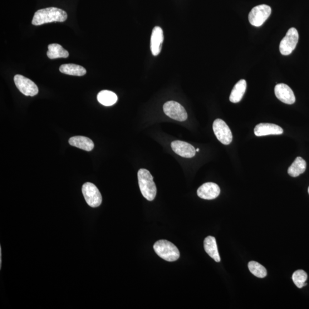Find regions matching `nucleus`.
<instances>
[{
  "label": "nucleus",
  "mask_w": 309,
  "mask_h": 309,
  "mask_svg": "<svg viewBox=\"0 0 309 309\" xmlns=\"http://www.w3.org/2000/svg\"><path fill=\"white\" fill-rule=\"evenodd\" d=\"M272 9L267 5H260L253 8L249 14V20L252 26L260 27L271 16Z\"/></svg>",
  "instance_id": "20e7f679"
},
{
  "label": "nucleus",
  "mask_w": 309,
  "mask_h": 309,
  "mask_svg": "<svg viewBox=\"0 0 309 309\" xmlns=\"http://www.w3.org/2000/svg\"><path fill=\"white\" fill-rule=\"evenodd\" d=\"M308 194H309V188H308Z\"/></svg>",
  "instance_id": "a878e982"
},
{
  "label": "nucleus",
  "mask_w": 309,
  "mask_h": 309,
  "mask_svg": "<svg viewBox=\"0 0 309 309\" xmlns=\"http://www.w3.org/2000/svg\"><path fill=\"white\" fill-rule=\"evenodd\" d=\"M220 193V188L217 184L212 182L205 183L201 186L197 191L199 198L205 200L217 198Z\"/></svg>",
  "instance_id": "f8f14e48"
},
{
  "label": "nucleus",
  "mask_w": 309,
  "mask_h": 309,
  "mask_svg": "<svg viewBox=\"0 0 309 309\" xmlns=\"http://www.w3.org/2000/svg\"><path fill=\"white\" fill-rule=\"evenodd\" d=\"M247 83L246 80L242 79L239 80L235 85L230 96V101L237 103L242 100V97L246 92Z\"/></svg>",
  "instance_id": "f3484780"
},
{
  "label": "nucleus",
  "mask_w": 309,
  "mask_h": 309,
  "mask_svg": "<svg viewBox=\"0 0 309 309\" xmlns=\"http://www.w3.org/2000/svg\"><path fill=\"white\" fill-rule=\"evenodd\" d=\"M59 70L65 74L76 76H84L87 73V71L84 67L74 65V64L63 65L60 67Z\"/></svg>",
  "instance_id": "a211bd4d"
},
{
  "label": "nucleus",
  "mask_w": 309,
  "mask_h": 309,
  "mask_svg": "<svg viewBox=\"0 0 309 309\" xmlns=\"http://www.w3.org/2000/svg\"><path fill=\"white\" fill-rule=\"evenodd\" d=\"M248 267L250 272L258 278H263L267 276V271L262 264L255 261L250 262Z\"/></svg>",
  "instance_id": "4be33fe9"
},
{
  "label": "nucleus",
  "mask_w": 309,
  "mask_h": 309,
  "mask_svg": "<svg viewBox=\"0 0 309 309\" xmlns=\"http://www.w3.org/2000/svg\"><path fill=\"white\" fill-rule=\"evenodd\" d=\"M69 143L73 147L86 151H91L94 148V143L88 137L82 136H76L71 137L69 139Z\"/></svg>",
  "instance_id": "2eb2a0df"
},
{
  "label": "nucleus",
  "mask_w": 309,
  "mask_h": 309,
  "mask_svg": "<svg viewBox=\"0 0 309 309\" xmlns=\"http://www.w3.org/2000/svg\"><path fill=\"white\" fill-rule=\"evenodd\" d=\"M213 131L218 140L224 145H229L233 140V135L229 126L222 119H216L213 123Z\"/></svg>",
  "instance_id": "6e6552de"
},
{
  "label": "nucleus",
  "mask_w": 309,
  "mask_h": 309,
  "mask_svg": "<svg viewBox=\"0 0 309 309\" xmlns=\"http://www.w3.org/2000/svg\"><path fill=\"white\" fill-rule=\"evenodd\" d=\"M2 248L0 247V268H2Z\"/></svg>",
  "instance_id": "b1692460"
},
{
  "label": "nucleus",
  "mask_w": 309,
  "mask_h": 309,
  "mask_svg": "<svg viewBox=\"0 0 309 309\" xmlns=\"http://www.w3.org/2000/svg\"><path fill=\"white\" fill-rule=\"evenodd\" d=\"M164 40L163 32L159 27H155L152 32L151 37V50L154 56L160 53Z\"/></svg>",
  "instance_id": "ddd939ff"
},
{
  "label": "nucleus",
  "mask_w": 309,
  "mask_h": 309,
  "mask_svg": "<svg viewBox=\"0 0 309 309\" xmlns=\"http://www.w3.org/2000/svg\"><path fill=\"white\" fill-rule=\"evenodd\" d=\"M275 94L278 99L287 105H293L296 101V97L291 87L285 84H278L275 87Z\"/></svg>",
  "instance_id": "9d476101"
},
{
  "label": "nucleus",
  "mask_w": 309,
  "mask_h": 309,
  "mask_svg": "<svg viewBox=\"0 0 309 309\" xmlns=\"http://www.w3.org/2000/svg\"><path fill=\"white\" fill-rule=\"evenodd\" d=\"M97 98L98 101L105 106L114 105L117 101V96L115 93L108 90L100 92Z\"/></svg>",
  "instance_id": "412c9836"
},
{
  "label": "nucleus",
  "mask_w": 309,
  "mask_h": 309,
  "mask_svg": "<svg viewBox=\"0 0 309 309\" xmlns=\"http://www.w3.org/2000/svg\"><path fill=\"white\" fill-rule=\"evenodd\" d=\"M306 169V162L301 157H297L288 169V174L292 177H297Z\"/></svg>",
  "instance_id": "6ab92c4d"
},
{
  "label": "nucleus",
  "mask_w": 309,
  "mask_h": 309,
  "mask_svg": "<svg viewBox=\"0 0 309 309\" xmlns=\"http://www.w3.org/2000/svg\"><path fill=\"white\" fill-rule=\"evenodd\" d=\"M67 18V13L63 10L50 7L38 10L34 13L32 24L37 26L52 22H65Z\"/></svg>",
  "instance_id": "f257e3e1"
},
{
  "label": "nucleus",
  "mask_w": 309,
  "mask_h": 309,
  "mask_svg": "<svg viewBox=\"0 0 309 309\" xmlns=\"http://www.w3.org/2000/svg\"><path fill=\"white\" fill-rule=\"evenodd\" d=\"M14 81L18 90L24 95L34 96L38 94L37 86L29 78L21 75H16L14 77Z\"/></svg>",
  "instance_id": "1a4fd4ad"
},
{
  "label": "nucleus",
  "mask_w": 309,
  "mask_h": 309,
  "mask_svg": "<svg viewBox=\"0 0 309 309\" xmlns=\"http://www.w3.org/2000/svg\"><path fill=\"white\" fill-rule=\"evenodd\" d=\"M155 253L166 261L174 262L180 257L179 250L175 245L167 240H160L154 245Z\"/></svg>",
  "instance_id": "7ed1b4c3"
},
{
  "label": "nucleus",
  "mask_w": 309,
  "mask_h": 309,
  "mask_svg": "<svg viewBox=\"0 0 309 309\" xmlns=\"http://www.w3.org/2000/svg\"><path fill=\"white\" fill-rule=\"evenodd\" d=\"M171 148L176 154L186 158H193L197 152L192 145L180 140L172 142Z\"/></svg>",
  "instance_id": "9b49d317"
},
{
  "label": "nucleus",
  "mask_w": 309,
  "mask_h": 309,
  "mask_svg": "<svg viewBox=\"0 0 309 309\" xmlns=\"http://www.w3.org/2000/svg\"><path fill=\"white\" fill-rule=\"evenodd\" d=\"M196 151H197V152H199V149H197V150H196Z\"/></svg>",
  "instance_id": "393cba45"
},
{
  "label": "nucleus",
  "mask_w": 309,
  "mask_h": 309,
  "mask_svg": "<svg viewBox=\"0 0 309 309\" xmlns=\"http://www.w3.org/2000/svg\"><path fill=\"white\" fill-rule=\"evenodd\" d=\"M283 130L281 127L274 124L261 123L255 127L254 134L257 136L270 135H281Z\"/></svg>",
  "instance_id": "4468645a"
},
{
  "label": "nucleus",
  "mask_w": 309,
  "mask_h": 309,
  "mask_svg": "<svg viewBox=\"0 0 309 309\" xmlns=\"http://www.w3.org/2000/svg\"><path fill=\"white\" fill-rule=\"evenodd\" d=\"M292 279L296 286L301 289L306 285V281L307 279V274L302 270H298V271L293 273Z\"/></svg>",
  "instance_id": "5701e85b"
},
{
  "label": "nucleus",
  "mask_w": 309,
  "mask_h": 309,
  "mask_svg": "<svg viewBox=\"0 0 309 309\" xmlns=\"http://www.w3.org/2000/svg\"><path fill=\"white\" fill-rule=\"evenodd\" d=\"M140 190L143 197L149 201H153L156 197L157 189L153 176L150 171L141 169L137 173Z\"/></svg>",
  "instance_id": "f03ea898"
},
{
  "label": "nucleus",
  "mask_w": 309,
  "mask_h": 309,
  "mask_svg": "<svg viewBox=\"0 0 309 309\" xmlns=\"http://www.w3.org/2000/svg\"><path fill=\"white\" fill-rule=\"evenodd\" d=\"M163 111L167 116L174 120L184 121L188 119L187 112L177 102L170 101L166 102L163 106Z\"/></svg>",
  "instance_id": "0eeeda50"
},
{
  "label": "nucleus",
  "mask_w": 309,
  "mask_h": 309,
  "mask_svg": "<svg viewBox=\"0 0 309 309\" xmlns=\"http://www.w3.org/2000/svg\"><path fill=\"white\" fill-rule=\"evenodd\" d=\"M82 193L86 202L90 207L97 208L101 204V195L95 184L90 182L83 184Z\"/></svg>",
  "instance_id": "39448f33"
},
{
  "label": "nucleus",
  "mask_w": 309,
  "mask_h": 309,
  "mask_svg": "<svg viewBox=\"0 0 309 309\" xmlns=\"http://www.w3.org/2000/svg\"><path fill=\"white\" fill-rule=\"evenodd\" d=\"M299 34L295 28L289 29L285 37L281 42L279 50L282 55L287 56L290 55L295 50L298 42Z\"/></svg>",
  "instance_id": "423d86ee"
},
{
  "label": "nucleus",
  "mask_w": 309,
  "mask_h": 309,
  "mask_svg": "<svg viewBox=\"0 0 309 309\" xmlns=\"http://www.w3.org/2000/svg\"><path fill=\"white\" fill-rule=\"evenodd\" d=\"M47 56L50 59H55L58 58H67L69 56L68 52L58 44H51L48 46Z\"/></svg>",
  "instance_id": "aec40b11"
},
{
  "label": "nucleus",
  "mask_w": 309,
  "mask_h": 309,
  "mask_svg": "<svg viewBox=\"0 0 309 309\" xmlns=\"http://www.w3.org/2000/svg\"><path fill=\"white\" fill-rule=\"evenodd\" d=\"M204 248L209 256L212 258L215 261L219 262L220 258L218 252L217 242L214 237L209 236L204 240Z\"/></svg>",
  "instance_id": "dca6fc26"
}]
</instances>
